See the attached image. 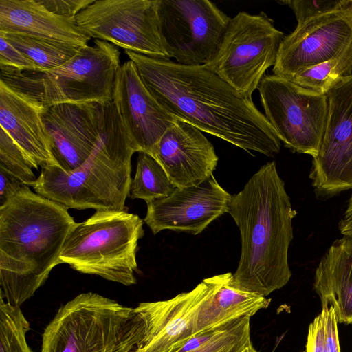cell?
<instances>
[{
	"label": "cell",
	"instance_id": "obj_18",
	"mask_svg": "<svg viewBox=\"0 0 352 352\" xmlns=\"http://www.w3.org/2000/svg\"><path fill=\"white\" fill-rule=\"evenodd\" d=\"M152 157L177 188L197 186L208 179L219 161L212 144L202 131L181 120L162 135Z\"/></svg>",
	"mask_w": 352,
	"mask_h": 352
},
{
	"label": "cell",
	"instance_id": "obj_19",
	"mask_svg": "<svg viewBox=\"0 0 352 352\" xmlns=\"http://www.w3.org/2000/svg\"><path fill=\"white\" fill-rule=\"evenodd\" d=\"M43 106L0 81V126L19 146L33 168L58 167L41 118Z\"/></svg>",
	"mask_w": 352,
	"mask_h": 352
},
{
	"label": "cell",
	"instance_id": "obj_21",
	"mask_svg": "<svg viewBox=\"0 0 352 352\" xmlns=\"http://www.w3.org/2000/svg\"><path fill=\"white\" fill-rule=\"evenodd\" d=\"M314 289L322 308L332 306L338 323H352V236L335 241L315 272Z\"/></svg>",
	"mask_w": 352,
	"mask_h": 352
},
{
	"label": "cell",
	"instance_id": "obj_12",
	"mask_svg": "<svg viewBox=\"0 0 352 352\" xmlns=\"http://www.w3.org/2000/svg\"><path fill=\"white\" fill-rule=\"evenodd\" d=\"M327 97L324 135L309 174L315 192L322 197L352 190V75Z\"/></svg>",
	"mask_w": 352,
	"mask_h": 352
},
{
	"label": "cell",
	"instance_id": "obj_5",
	"mask_svg": "<svg viewBox=\"0 0 352 352\" xmlns=\"http://www.w3.org/2000/svg\"><path fill=\"white\" fill-rule=\"evenodd\" d=\"M144 327L135 308L82 293L61 306L45 327L41 352H136Z\"/></svg>",
	"mask_w": 352,
	"mask_h": 352
},
{
	"label": "cell",
	"instance_id": "obj_6",
	"mask_svg": "<svg viewBox=\"0 0 352 352\" xmlns=\"http://www.w3.org/2000/svg\"><path fill=\"white\" fill-rule=\"evenodd\" d=\"M120 52L95 39L61 66L44 72L0 67V81L43 107L60 103H104L112 100Z\"/></svg>",
	"mask_w": 352,
	"mask_h": 352
},
{
	"label": "cell",
	"instance_id": "obj_26",
	"mask_svg": "<svg viewBox=\"0 0 352 352\" xmlns=\"http://www.w3.org/2000/svg\"><path fill=\"white\" fill-rule=\"evenodd\" d=\"M0 293V352H32L26 340L28 321L21 308L4 301Z\"/></svg>",
	"mask_w": 352,
	"mask_h": 352
},
{
	"label": "cell",
	"instance_id": "obj_7",
	"mask_svg": "<svg viewBox=\"0 0 352 352\" xmlns=\"http://www.w3.org/2000/svg\"><path fill=\"white\" fill-rule=\"evenodd\" d=\"M144 220L126 210H98L76 223L60 256L83 274L99 276L126 286L136 284L138 241L144 235Z\"/></svg>",
	"mask_w": 352,
	"mask_h": 352
},
{
	"label": "cell",
	"instance_id": "obj_22",
	"mask_svg": "<svg viewBox=\"0 0 352 352\" xmlns=\"http://www.w3.org/2000/svg\"><path fill=\"white\" fill-rule=\"evenodd\" d=\"M232 278V273L223 274L217 289L200 307L195 320L194 336L243 316L251 317L270 305L271 298L235 287Z\"/></svg>",
	"mask_w": 352,
	"mask_h": 352
},
{
	"label": "cell",
	"instance_id": "obj_9",
	"mask_svg": "<svg viewBox=\"0 0 352 352\" xmlns=\"http://www.w3.org/2000/svg\"><path fill=\"white\" fill-rule=\"evenodd\" d=\"M265 116L292 152L317 155L323 138L327 97L285 78L265 75L258 87Z\"/></svg>",
	"mask_w": 352,
	"mask_h": 352
},
{
	"label": "cell",
	"instance_id": "obj_2",
	"mask_svg": "<svg viewBox=\"0 0 352 352\" xmlns=\"http://www.w3.org/2000/svg\"><path fill=\"white\" fill-rule=\"evenodd\" d=\"M228 213L241 239L232 285L263 297L284 287L292 276L288 250L296 211L275 162L261 166L243 190L232 196Z\"/></svg>",
	"mask_w": 352,
	"mask_h": 352
},
{
	"label": "cell",
	"instance_id": "obj_31",
	"mask_svg": "<svg viewBox=\"0 0 352 352\" xmlns=\"http://www.w3.org/2000/svg\"><path fill=\"white\" fill-rule=\"evenodd\" d=\"M321 315L324 322V342L327 352H341L338 320L332 306L322 308Z\"/></svg>",
	"mask_w": 352,
	"mask_h": 352
},
{
	"label": "cell",
	"instance_id": "obj_23",
	"mask_svg": "<svg viewBox=\"0 0 352 352\" xmlns=\"http://www.w3.org/2000/svg\"><path fill=\"white\" fill-rule=\"evenodd\" d=\"M0 34L31 59L38 72L48 71L61 66L74 56L82 47L21 33L0 31Z\"/></svg>",
	"mask_w": 352,
	"mask_h": 352
},
{
	"label": "cell",
	"instance_id": "obj_3",
	"mask_svg": "<svg viewBox=\"0 0 352 352\" xmlns=\"http://www.w3.org/2000/svg\"><path fill=\"white\" fill-rule=\"evenodd\" d=\"M66 206L23 185L0 207V284L6 302L20 307L60 264L76 223Z\"/></svg>",
	"mask_w": 352,
	"mask_h": 352
},
{
	"label": "cell",
	"instance_id": "obj_10",
	"mask_svg": "<svg viewBox=\"0 0 352 352\" xmlns=\"http://www.w3.org/2000/svg\"><path fill=\"white\" fill-rule=\"evenodd\" d=\"M75 19L90 38L151 58L170 60L160 30L159 0H95Z\"/></svg>",
	"mask_w": 352,
	"mask_h": 352
},
{
	"label": "cell",
	"instance_id": "obj_15",
	"mask_svg": "<svg viewBox=\"0 0 352 352\" xmlns=\"http://www.w3.org/2000/svg\"><path fill=\"white\" fill-rule=\"evenodd\" d=\"M231 199L212 175L197 186L177 188L169 196L147 203L144 222L153 234L170 230L197 235L228 213Z\"/></svg>",
	"mask_w": 352,
	"mask_h": 352
},
{
	"label": "cell",
	"instance_id": "obj_1",
	"mask_svg": "<svg viewBox=\"0 0 352 352\" xmlns=\"http://www.w3.org/2000/svg\"><path fill=\"white\" fill-rule=\"evenodd\" d=\"M124 52L151 94L178 120L249 153H279L280 140L252 98L241 96L206 66Z\"/></svg>",
	"mask_w": 352,
	"mask_h": 352
},
{
	"label": "cell",
	"instance_id": "obj_24",
	"mask_svg": "<svg viewBox=\"0 0 352 352\" xmlns=\"http://www.w3.org/2000/svg\"><path fill=\"white\" fill-rule=\"evenodd\" d=\"M352 75V41L330 59L301 70L287 80L320 94L327 93L341 80Z\"/></svg>",
	"mask_w": 352,
	"mask_h": 352
},
{
	"label": "cell",
	"instance_id": "obj_20",
	"mask_svg": "<svg viewBox=\"0 0 352 352\" xmlns=\"http://www.w3.org/2000/svg\"><path fill=\"white\" fill-rule=\"evenodd\" d=\"M0 31L21 33L78 47L90 37L75 18L56 14L38 0H0Z\"/></svg>",
	"mask_w": 352,
	"mask_h": 352
},
{
	"label": "cell",
	"instance_id": "obj_33",
	"mask_svg": "<svg viewBox=\"0 0 352 352\" xmlns=\"http://www.w3.org/2000/svg\"><path fill=\"white\" fill-rule=\"evenodd\" d=\"M306 352H327L324 342V322L321 314L309 325Z\"/></svg>",
	"mask_w": 352,
	"mask_h": 352
},
{
	"label": "cell",
	"instance_id": "obj_13",
	"mask_svg": "<svg viewBox=\"0 0 352 352\" xmlns=\"http://www.w3.org/2000/svg\"><path fill=\"white\" fill-rule=\"evenodd\" d=\"M352 41V0L338 8L297 23L282 41L273 74L287 78L327 60Z\"/></svg>",
	"mask_w": 352,
	"mask_h": 352
},
{
	"label": "cell",
	"instance_id": "obj_17",
	"mask_svg": "<svg viewBox=\"0 0 352 352\" xmlns=\"http://www.w3.org/2000/svg\"><path fill=\"white\" fill-rule=\"evenodd\" d=\"M100 102L43 107L41 118L49 147L58 167L71 172L89 158L100 135Z\"/></svg>",
	"mask_w": 352,
	"mask_h": 352
},
{
	"label": "cell",
	"instance_id": "obj_11",
	"mask_svg": "<svg viewBox=\"0 0 352 352\" xmlns=\"http://www.w3.org/2000/svg\"><path fill=\"white\" fill-rule=\"evenodd\" d=\"M159 17L170 58L188 66L213 58L231 19L208 0H159Z\"/></svg>",
	"mask_w": 352,
	"mask_h": 352
},
{
	"label": "cell",
	"instance_id": "obj_4",
	"mask_svg": "<svg viewBox=\"0 0 352 352\" xmlns=\"http://www.w3.org/2000/svg\"><path fill=\"white\" fill-rule=\"evenodd\" d=\"M135 152L113 101L102 103L99 138L85 162L71 172L41 168L31 187L68 208L126 210Z\"/></svg>",
	"mask_w": 352,
	"mask_h": 352
},
{
	"label": "cell",
	"instance_id": "obj_30",
	"mask_svg": "<svg viewBox=\"0 0 352 352\" xmlns=\"http://www.w3.org/2000/svg\"><path fill=\"white\" fill-rule=\"evenodd\" d=\"M0 67H10L21 72L38 71L35 63L9 43L1 34H0Z\"/></svg>",
	"mask_w": 352,
	"mask_h": 352
},
{
	"label": "cell",
	"instance_id": "obj_8",
	"mask_svg": "<svg viewBox=\"0 0 352 352\" xmlns=\"http://www.w3.org/2000/svg\"><path fill=\"white\" fill-rule=\"evenodd\" d=\"M285 35L263 12L231 18L221 45L204 65L243 97L252 98L265 72L274 66Z\"/></svg>",
	"mask_w": 352,
	"mask_h": 352
},
{
	"label": "cell",
	"instance_id": "obj_16",
	"mask_svg": "<svg viewBox=\"0 0 352 352\" xmlns=\"http://www.w3.org/2000/svg\"><path fill=\"white\" fill-rule=\"evenodd\" d=\"M112 101L138 153L152 156L162 135L178 120L151 94L131 60L118 71Z\"/></svg>",
	"mask_w": 352,
	"mask_h": 352
},
{
	"label": "cell",
	"instance_id": "obj_14",
	"mask_svg": "<svg viewBox=\"0 0 352 352\" xmlns=\"http://www.w3.org/2000/svg\"><path fill=\"white\" fill-rule=\"evenodd\" d=\"M223 274L204 279L192 290L135 309L144 322V333L136 352H170L194 336L201 305L220 285Z\"/></svg>",
	"mask_w": 352,
	"mask_h": 352
},
{
	"label": "cell",
	"instance_id": "obj_28",
	"mask_svg": "<svg viewBox=\"0 0 352 352\" xmlns=\"http://www.w3.org/2000/svg\"><path fill=\"white\" fill-rule=\"evenodd\" d=\"M32 168L22 149L1 128L0 168L14 176L23 185L30 187L37 179Z\"/></svg>",
	"mask_w": 352,
	"mask_h": 352
},
{
	"label": "cell",
	"instance_id": "obj_27",
	"mask_svg": "<svg viewBox=\"0 0 352 352\" xmlns=\"http://www.w3.org/2000/svg\"><path fill=\"white\" fill-rule=\"evenodd\" d=\"M250 317L243 316L222 325L205 344L191 352H243L250 344Z\"/></svg>",
	"mask_w": 352,
	"mask_h": 352
},
{
	"label": "cell",
	"instance_id": "obj_34",
	"mask_svg": "<svg viewBox=\"0 0 352 352\" xmlns=\"http://www.w3.org/2000/svg\"><path fill=\"white\" fill-rule=\"evenodd\" d=\"M23 186L19 180L0 168V207L11 199Z\"/></svg>",
	"mask_w": 352,
	"mask_h": 352
},
{
	"label": "cell",
	"instance_id": "obj_29",
	"mask_svg": "<svg viewBox=\"0 0 352 352\" xmlns=\"http://www.w3.org/2000/svg\"><path fill=\"white\" fill-rule=\"evenodd\" d=\"M345 0H292L280 3L289 6L293 10L297 23L316 15L342 6Z\"/></svg>",
	"mask_w": 352,
	"mask_h": 352
},
{
	"label": "cell",
	"instance_id": "obj_35",
	"mask_svg": "<svg viewBox=\"0 0 352 352\" xmlns=\"http://www.w3.org/2000/svg\"><path fill=\"white\" fill-rule=\"evenodd\" d=\"M243 352H257V351L253 347L252 343L246 346Z\"/></svg>",
	"mask_w": 352,
	"mask_h": 352
},
{
	"label": "cell",
	"instance_id": "obj_32",
	"mask_svg": "<svg viewBox=\"0 0 352 352\" xmlns=\"http://www.w3.org/2000/svg\"><path fill=\"white\" fill-rule=\"evenodd\" d=\"M50 12L60 16L74 17L95 0H38Z\"/></svg>",
	"mask_w": 352,
	"mask_h": 352
},
{
	"label": "cell",
	"instance_id": "obj_25",
	"mask_svg": "<svg viewBox=\"0 0 352 352\" xmlns=\"http://www.w3.org/2000/svg\"><path fill=\"white\" fill-rule=\"evenodd\" d=\"M177 187L170 180L161 164L151 155L138 152L135 175L131 180L129 197L146 204L169 196Z\"/></svg>",
	"mask_w": 352,
	"mask_h": 352
}]
</instances>
